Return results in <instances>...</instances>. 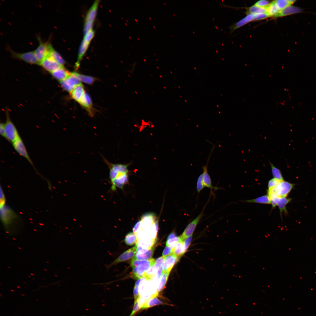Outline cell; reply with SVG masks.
I'll use <instances>...</instances> for the list:
<instances>
[{"mask_svg": "<svg viewBox=\"0 0 316 316\" xmlns=\"http://www.w3.org/2000/svg\"><path fill=\"white\" fill-rule=\"evenodd\" d=\"M103 159L109 169V178L111 190L115 191L117 188L123 189L124 185L128 181V167L130 164H114L105 158L103 157Z\"/></svg>", "mask_w": 316, "mask_h": 316, "instance_id": "1", "label": "cell"}, {"mask_svg": "<svg viewBox=\"0 0 316 316\" xmlns=\"http://www.w3.org/2000/svg\"><path fill=\"white\" fill-rule=\"evenodd\" d=\"M155 261V260L153 258L139 260L133 257L131 261V265L134 277L138 279L145 277L148 271L154 264Z\"/></svg>", "mask_w": 316, "mask_h": 316, "instance_id": "2", "label": "cell"}, {"mask_svg": "<svg viewBox=\"0 0 316 316\" xmlns=\"http://www.w3.org/2000/svg\"><path fill=\"white\" fill-rule=\"evenodd\" d=\"M8 110H6V120L4 124L5 138L13 143L20 137L15 126L11 121Z\"/></svg>", "mask_w": 316, "mask_h": 316, "instance_id": "3", "label": "cell"}, {"mask_svg": "<svg viewBox=\"0 0 316 316\" xmlns=\"http://www.w3.org/2000/svg\"><path fill=\"white\" fill-rule=\"evenodd\" d=\"M37 39L39 42V45L34 51L36 58L41 63V62L48 56L53 47L49 42H43L40 37H38Z\"/></svg>", "mask_w": 316, "mask_h": 316, "instance_id": "4", "label": "cell"}, {"mask_svg": "<svg viewBox=\"0 0 316 316\" xmlns=\"http://www.w3.org/2000/svg\"><path fill=\"white\" fill-rule=\"evenodd\" d=\"M9 50L13 58L21 59L28 63L40 65V63L36 58L34 51L19 53L14 51L11 49H9Z\"/></svg>", "mask_w": 316, "mask_h": 316, "instance_id": "5", "label": "cell"}, {"mask_svg": "<svg viewBox=\"0 0 316 316\" xmlns=\"http://www.w3.org/2000/svg\"><path fill=\"white\" fill-rule=\"evenodd\" d=\"M138 247V244L137 243L134 246L126 250L110 263L106 265V267L107 269L108 270L114 265L132 258L135 255Z\"/></svg>", "mask_w": 316, "mask_h": 316, "instance_id": "6", "label": "cell"}, {"mask_svg": "<svg viewBox=\"0 0 316 316\" xmlns=\"http://www.w3.org/2000/svg\"><path fill=\"white\" fill-rule=\"evenodd\" d=\"M16 151L20 155L25 158L35 169L33 162L28 153L26 148L21 137L12 143Z\"/></svg>", "mask_w": 316, "mask_h": 316, "instance_id": "7", "label": "cell"}, {"mask_svg": "<svg viewBox=\"0 0 316 316\" xmlns=\"http://www.w3.org/2000/svg\"><path fill=\"white\" fill-rule=\"evenodd\" d=\"M73 72L65 79L60 81V84L63 88L66 91L71 92L77 85L81 83Z\"/></svg>", "mask_w": 316, "mask_h": 316, "instance_id": "8", "label": "cell"}, {"mask_svg": "<svg viewBox=\"0 0 316 316\" xmlns=\"http://www.w3.org/2000/svg\"><path fill=\"white\" fill-rule=\"evenodd\" d=\"M203 210L186 226L181 236L183 240L192 235L197 225L202 217Z\"/></svg>", "mask_w": 316, "mask_h": 316, "instance_id": "9", "label": "cell"}, {"mask_svg": "<svg viewBox=\"0 0 316 316\" xmlns=\"http://www.w3.org/2000/svg\"><path fill=\"white\" fill-rule=\"evenodd\" d=\"M295 185L284 180L281 181L276 186L277 197H286Z\"/></svg>", "mask_w": 316, "mask_h": 316, "instance_id": "10", "label": "cell"}, {"mask_svg": "<svg viewBox=\"0 0 316 316\" xmlns=\"http://www.w3.org/2000/svg\"><path fill=\"white\" fill-rule=\"evenodd\" d=\"M292 199L286 197H276L271 200L272 208H274L277 206L278 207L281 216L283 212L287 214L286 205Z\"/></svg>", "mask_w": 316, "mask_h": 316, "instance_id": "11", "label": "cell"}, {"mask_svg": "<svg viewBox=\"0 0 316 316\" xmlns=\"http://www.w3.org/2000/svg\"><path fill=\"white\" fill-rule=\"evenodd\" d=\"M40 65L51 73L63 67L49 56H47L41 62Z\"/></svg>", "mask_w": 316, "mask_h": 316, "instance_id": "12", "label": "cell"}, {"mask_svg": "<svg viewBox=\"0 0 316 316\" xmlns=\"http://www.w3.org/2000/svg\"><path fill=\"white\" fill-rule=\"evenodd\" d=\"M180 257L174 254L166 257L162 265V272H170Z\"/></svg>", "mask_w": 316, "mask_h": 316, "instance_id": "13", "label": "cell"}, {"mask_svg": "<svg viewBox=\"0 0 316 316\" xmlns=\"http://www.w3.org/2000/svg\"><path fill=\"white\" fill-rule=\"evenodd\" d=\"M214 147L215 146L214 145L211 150V152L209 155L207 164L202 167L203 172L202 174L204 184L205 187L211 190L214 188L216 189V188L212 186L211 178L208 172L207 166L209 159Z\"/></svg>", "mask_w": 316, "mask_h": 316, "instance_id": "14", "label": "cell"}, {"mask_svg": "<svg viewBox=\"0 0 316 316\" xmlns=\"http://www.w3.org/2000/svg\"><path fill=\"white\" fill-rule=\"evenodd\" d=\"M156 217L154 214L147 213L143 214L141 220L142 221L141 229L146 231L149 230L156 221Z\"/></svg>", "mask_w": 316, "mask_h": 316, "instance_id": "15", "label": "cell"}, {"mask_svg": "<svg viewBox=\"0 0 316 316\" xmlns=\"http://www.w3.org/2000/svg\"><path fill=\"white\" fill-rule=\"evenodd\" d=\"M154 247L150 249L143 248L138 246L137 252L134 257L139 260H147L150 259L153 255Z\"/></svg>", "mask_w": 316, "mask_h": 316, "instance_id": "16", "label": "cell"}, {"mask_svg": "<svg viewBox=\"0 0 316 316\" xmlns=\"http://www.w3.org/2000/svg\"><path fill=\"white\" fill-rule=\"evenodd\" d=\"M303 9L297 6L291 5L288 6L279 11L274 16L278 18L302 12Z\"/></svg>", "mask_w": 316, "mask_h": 316, "instance_id": "17", "label": "cell"}, {"mask_svg": "<svg viewBox=\"0 0 316 316\" xmlns=\"http://www.w3.org/2000/svg\"><path fill=\"white\" fill-rule=\"evenodd\" d=\"M255 14L249 13L244 18L236 23L231 25L229 28L230 30V33H231L233 31L238 28L245 25L246 23L252 20H254Z\"/></svg>", "mask_w": 316, "mask_h": 316, "instance_id": "18", "label": "cell"}, {"mask_svg": "<svg viewBox=\"0 0 316 316\" xmlns=\"http://www.w3.org/2000/svg\"><path fill=\"white\" fill-rule=\"evenodd\" d=\"M99 3V0H96L94 3L87 13L85 22L93 23L96 16Z\"/></svg>", "mask_w": 316, "mask_h": 316, "instance_id": "19", "label": "cell"}, {"mask_svg": "<svg viewBox=\"0 0 316 316\" xmlns=\"http://www.w3.org/2000/svg\"><path fill=\"white\" fill-rule=\"evenodd\" d=\"M70 93L72 98L78 102L85 92L83 86L80 83L76 86Z\"/></svg>", "mask_w": 316, "mask_h": 316, "instance_id": "20", "label": "cell"}, {"mask_svg": "<svg viewBox=\"0 0 316 316\" xmlns=\"http://www.w3.org/2000/svg\"><path fill=\"white\" fill-rule=\"evenodd\" d=\"M157 296H153L147 300L145 305L141 309H146L158 305L167 304L159 299Z\"/></svg>", "mask_w": 316, "mask_h": 316, "instance_id": "21", "label": "cell"}, {"mask_svg": "<svg viewBox=\"0 0 316 316\" xmlns=\"http://www.w3.org/2000/svg\"><path fill=\"white\" fill-rule=\"evenodd\" d=\"M78 102L87 110L91 116L93 115V113L91 110L92 108V102L88 94L85 93Z\"/></svg>", "mask_w": 316, "mask_h": 316, "instance_id": "22", "label": "cell"}, {"mask_svg": "<svg viewBox=\"0 0 316 316\" xmlns=\"http://www.w3.org/2000/svg\"><path fill=\"white\" fill-rule=\"evenodd\" d=\"M71 73L66 70L63 67L51 73L52 76L60 81L67 78L70 75Z\"/></svg>", "mask_w": 316, "mask_h": 316, "instance_id": "23", "label": "cell"}, {"mask_svg": "<svg viewBox=\"0 0 316 316\" xmlns=\"http://www.w3.org/2000/svg\"><path fill=\"white\" fill-rule=\"evenodd\" d=\"M156 241L147 237H144L138 240L137 243L138 246L146 249L152 248L154 244Z\"/></svg>", "mask_w": 316, "mask_h": 316, "instance_id": "24", "label": "cell"}, {"mask_svg": "<svg viewBox=\"0 0 316 316\" xmlns=\"http://www.w3.org/2000/svg\"><path fill=\"white\" fill-rule=\"evenodd\" d=\"M158 226V220L156 221L150 228L145 232V236L151 239L155 240L157 236Z\"/></svg>", "mask_w": 316, "mask_h": 316, "instance_id": "25", "label": "cell"}, {"mask_svg": "<svg viewBox=\"0 0 316 316\" xmlns=\"http://www.w3.org/2000/svg\"><path fill=\"white\" fill-rule=\"evenodd\" d=\"M90 43L86 42L83 40L80 47L77 61L75 63V66L76 68H78L79 66L80 62L86 51Z\"/></svg>", "mask_w": 316, "mask_h": 316, "instance_id": "26", "label": "cell"}, {"mask_svg": "<svg viewBox=\"0 0 316 316\" xmlns=\"http://www.w3.org/2000/svg\"><path fill=\"white\" fill-rule=\"evenodd\" d=\"M245 202L248 203H255L263 204H270L271 200L267 195H264L255 199L245 200Z\"/></svg>", "mask_w": 316, "mask_h": 316, "instance_id": "27", "label": "cell"}, {"mask_svg": "<svg viewBox=\"0 0 316 316\" xmlns=\"http://www.w3.org/2000/svg\"><path fill=\"white\" fill-rule=\"evenodd\" d=\"M48 56H49L58 63L62 66L65 63V61L60 54L53 47Z\"/></svg>", "mask_w": 316, "mask_h": 316, "instance_id": "28", "label": "cell"}, {"mask_svg": "<svg viewBox=\"0 0 316 316\" xmlns=\"http://www.w3.org/2000/svg\"><path fill=\"white\" fill-rule=\"evenodd\" d=\"M170 272H162L157 288L158 292L162 291L164 289L166 283Z\"/></svg>", "mask_w": 316, "mask_h": 316, "instance_id": "29", "label": "cell"}, {"mask_svg": "<svg viewBox=\"0 0 316 316\" xmlns=\"http://www.w3.org/2000/svg\"><path fill=\"white\" fill-rule=\"evenodd\" d=\"M124 241L127 245L131 246L137 243L138 240L136 234L133 232H130L126 235Z\"/></svg>", "mask_w": 316, "mask_h": 316, "instance_id": "30", "label": "cell"}, {"mask_svg": "<svg viewBox=\"0 0 316 316\" xmlns=\"http://www.w3.org/2000/svg\"><path fill=\"white\" fill-rule=\"evenodd\" d=\"M173 254L181 257L184 254L183 252V241L175 245L172 247Z\"/></svg>", "mask_w": 316, "mask_h": 316, "instance_id": "31", "label": "cell"}, {"mask_svg": "<svg viewBox=\"0 0 316 316\" xmlns=\"http://www.w3.org/2000/svg\"><path fill=\"white\" fill-rule=\"evenodd\" d=\"M296 0H277L274 1L279 11L289 6L292 5Z\"/></svg>", "mask_w": 316, "mask_h": 316, "instance_id": "32", "label": "cell"}, {"mask_svg": "<svg viewBox=\"0 0 316 316\" xmlns=\"http://www.w3.org/2000/svg\"><path fill=\"white\" fill-rule=\"evenodd\" d=\"M266 8V13L269 17L274 16L279 11L274 1L271 2Z\"/></svg>", "mask_w": 316, "mask_h": 316, "instance_id": "33", "label": "cell"}, {"mask_svg": "<svg viewBox=\"0 0 316 316\" xmlns=\"http://www.w3.org/2000/svg\"><path fill=\"white\" fill-rule=\"evenodd\" d=\"M73 73L80 82L91 84L95 81V78L91 76L82 75L75 72Z\"/></svg>", "mask_w": 316, "mask_h": 316, "instance_id": "34", "label": "cell"}, {"mask_svg": "<svg viewBox=\"0 0 316 316\" xmlns=\"http://www.w3.org/2000/svg\"><path fill=\"white\" fill-rule=\"evenodd\" d=\"M271 169L272 175L274 178L277 179L281 181H284L280 170L275 166L272 163L269 162Z\"/></svg>", "mask_w": 316, "mask_h": 316, "instance_id": "35", "label": "cell"}, {"mask_svg": "<svg viewBox=\"0 0 316 316\" xmlns=\"http://www.w3.org/2000/svg\"><path fill=\"white\" fill-rule=\"evenodd\" d=\"M266 11V7H262L254 5L248 8L247 13L248 14H257L265 13Z\"/></svg>", "mask_w": 316, "mask_h": 316, "instance_id": "36", "label": "cell"}, {"mask_svg": "<svg viewBox=\"0 0 316 316\" xmlns=\"http://www.w3.org/2000/svg\"><path fill=\"white\" fill-rule=\"evenodd\" d=\"M146 279L143 278L139 279L135 282L133 289V296L135 300H136L140 296L139 287L141 282Z\"/></svg>", "mask_w": 316, "mask_h": 316, "instance_id": "37", "label": "cell"}, {"mask_svg": "<svg viewBox=\"0 0 316 316\" xmlns=\"http://www.w3.org/2000/svg\"><path fill=\"white\" fill-rule=\"evenodd\" d=\"M158 269L154 266V265L152 266L148 271L145 278L147 280H152L156 276Z\"/></svg>", "mask_w": 316, "mask_h": 316, "instance_id": "38", "label": "cell"}, {"mask_svg": "<svg viewBox=\"0 0 316 316\" xmlns=\"http://www.w3.org/2000/svg\"><path fill=\"white\" fill-rule=\"evenodd\" d=\"M183 241L181 236H176L169 239H167L166 242V246L172 247L177 243Z\"/></svg>", "mask_w": 316, "mask_h": 316, "instance_id": "39", "label": "cell"}, {"mask_svg": "<svg viewBox=\"0 0 316 316\" xmlns=\"http://www.w3.org/2000/svg\"><path fill=\"white\" fill-rule=\"evenodd\" d=\"M205 187L203 181L202 175V174L199 176L197 180L196 189L197 192L199 193Z\"/></svg>", "mask_w": 316, "mask_h": 316, "instance_id": "40", "label": "cell"}, {"mask_svg": "<svg viewBox=\"0 0 316 316\" xmlns=\"http://www.w3.org/2000/svg\"><path fill=\"white\" fill-rule=\"evenodd\" d=\"M94 34L95 32L94 30L92 29H91L84 35L83 40L90 43L94 36Z\"/></svg>", "mask_w": 316, "mask_h": 316, "instance_id": "41", "label": "cell"}, {"mask_svg": "<svg viewBox=\"0 0 316 316\" xmlns=\"http://www.w3.org/2000/svg\"><path fill=\"white\" fill-rule=\"evenodd\" d=\"M281 181L274 178H273L270 180L268 184V188H271L276 186L278 185Z\"/></svg>", "mask_w": 316, "mask_h": 316, "instance_id": "42", "label": "cell"}, {"mask_svg": "<svg viewBox=\"0 0 316 316\" xmlns=\"http://www.w3.org/2000/svg\"><path fill=\"white\" fill-rule=\"evenodd\" d=\"M192 235L187 238L183 241V252L184 253L187 251L191 243Z\"/></svg>", "mask_w": 316, "mask_h": 316, "instance_id": "43", "label": "cell"}, {"mask_svg": "<svg viewBox=\"0 0 316 316\" xmlns=\"http://www.w3.org/2000/svg\"><path fill=\"white\" fill-rule=\"evenodd\" d=\"M141 308L137 300H135L132 312L129 316H133Z\"/></svg>", "mask_w": 316, "mask_h": 316, "instance_id": "44", "label": "cell"}, {"mask_svg": "<svg viewBox=\"0 0 316 316\" xmlns=\"http://www.w3.org/2000/svg\"><path fill=\"white\" fill-rule=\"evenodd\" d=\"M166 257L162 256L158 258L155 261L154 266L157 269L162 267V264Z\"/></svg>", "mask_w": 316, "mask_h": 316, "instance_id": "45", "label": "cell"}, {"mask_svg": "<svg viewBox=\"0 0 316 316\" xmlns=\"http://www.w3.org/2000/svg\"><path fill=\"white\" fill-rule=\"evenodd\" d=\"M270 3L269 1L262 0L256 2L254 5L260 7L265 8L268 6Z\"/></svg>", "mask_w": 316, "mask_h": 316, "instance_id": "46", "label": "cell"}, {"mask_svg": "<svg viewBox=\"0 0 316 316\" xmlns=\"http://www.w3.org/2000/svg\"><path fill=\"white\" fill-rule=\"evenodd\" d=\"M93 23L90 22H85L84 33V35L92 29Z\"/></svg>", "mask_w": 316, "mask_h": 316, "instance_id": "47", "label": "cell"}, {"mask_svg": "<svg viewBox=\"0 0 316 316\" xmlns=\"http://www.w3.org/2000/svg\"><path fill=\"white\" fill-rule=\"evenodd\" d=\"M173 254L172 247L166 246L164 249L162 253V256L166 257Z\"/></svg>", "mask_w": 316, "mask_h": 316, "instance_id": "48", "label": "cell"}, {"mask_svg": "<svg viewBox=\"0 0 316 316\" xmlns=\"http://www.w3.org/2000/svg\"><path fill=\"white\" fill-rule=\"evenodd\" d=\"M255 14V17L254 20L264 19L269 17L266 13Z\"/></svg>", "mask_w": 316, "mask_h": 316, "instance_id": "49", "label": "cell"}, {"mask_svg": "<svg viewBox=\"0 0 316 316\" xmlns=\"http://www.w3.org/2000/svg\"><path fill=\"white\" fill-rule=\"evenodd\" d=\"M142 221L141 220L137 222L134 226L133 229V233L135 234L141 227Z\"/></svg>", "mask_w": 316, "mask_h": 316, "instance_id": "50", "label": "cell"}, {"mask_svg": "<svg viewBox=\"0 0 316 316\" xmlns=\"http://www.w3.org/2000/svg\"><path fill=\"white\" fill-rule=\"evenodd\" d=\"M0 134L5 138L4 124L3 123H1L0 124Z\"/></svg>", "mask_w": 316, "mask_h": 316, "instance_id": "51", "label": "cell"}, {"mask_svg": "<svg viewBox=\"0 0 316 316\" xmlns=\"http://www.w3.org/2000/svg\"><path fill=\"white\" fill-rule=\"evenodd\" d=\"M176 236V235L175 232H172L169 235L167 239H169Z\"/></svg>", "mask_w": 316, "mask_h": 316, "instance_id": "52", "label": "cell"}]
</instances>
